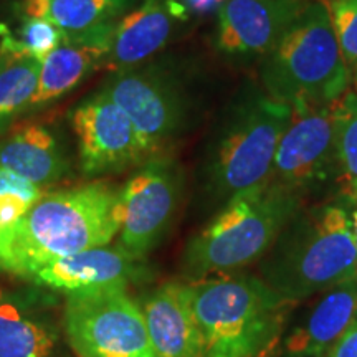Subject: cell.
<instances>
[{"mask_svg": "<svg viewBox=\"0 0 357 357\" xmlns=\"http://www.w3.org/2000/svg\"><path fill=\"white\" fill-rule=\"evenodd\" d=\"M351 202H352V204H354V205H356V208H357V194L354 195V197H352V199H351Z\"/></svg>", "mask_w": 357, "mask_h": 357, "instance_id": "obj_30", "label": "cell"}, {"mask_svg": "<svg viewBox=\"0 0 357 357\" xmlns=\"http://www.w3.org/2000/svg\"><path fill=\"white\" fill-rule=\"evenodd\" d=\"M187 20V8L177 0H144L118 20L102 66L121 71L144 63L166 47L177 24Z\"/></svg>", "mask_w": 357, "mask_h": 357, "instance_id": "obj_15", "label": "cell"}, {"mask_svg": "<svg viewBox=\"0 0 357 357\" xmlns=\"http://www.w3.org/2000/svg\"><path fill=\"white\" fill-rule=\"evenodd\" d=\"M0 166L42 189L70 172L68 158L56 134L38 121H22L0 139Z\"/></svg>", "mask_w": 357, "mask_h": 357, "instance_id": "obj_19", "label": "cell"}, {"mask_svg": "<svg viewBox=\"0 0 357 357\" xmlns=\"http://www.w3.org/2000/svg\"><path fill=\"white\" fill-rule=\"evenodd\" d=\"M301 208L300 195L270 181L236 195L187 242L182 276L197 281L257 263Z\"/></svg>", "mask_w": 357, "mask_h": 357, "instance_id": "obj_4", "label": "cell"}, {"mask_svg": "<svg viewBox=\"0 0 357 357\" xmlns=\"http://www.w3.org/2000/svg\"><path fill=\"white\" fill-rule=\"evenodd\" d=\"M32 284V283H30ZM47 289L0 287V357H66L63 318Z\"/></svg>", "mask_w": 357, "mask_h": 357, "instance_id": "obj_12", "label": "cell"}, {"mask_svg": "<svg viewBox=\"0 0 357 357\" xmlns=\"http://www.w3.org/2000/svg\"><path fill=\"white\" fill-rule=\"evenodd\" d=\"M40 61L30 56L0 58V134L29 113L38 88Z\"/></svg>", "mask_w": 357, "mask_h": 357, "instance_id": "obj_21", "label": "cell"}, {"mask_svg": "<svg viewBox=\"0 0 357 357\" xmlns=\"http://www.w3.org/2000/svg\"><path fill=\"white\" fill-rule=\"evenodd\" d=\"M195 12H208L213 7L222 6L223 0H185Z\"/></svg>", "mask_w": 357, "mask_h": 357, "instance_id": "obj_28", "label": "cell"}, {"mask_svg": "<svg viewBox=\"0 0 357 357\" xmlns=\"http://www.w3.org/2000/svg\"><path fill=\"white\" fill-rule=\"evenodd\" d=\"M63 331L77 357H158L137 300L128 291L65 298Z\"/></svg>", "mask_w": 357, "mask_h": 357, "instance_id": "obj_7", "label": "cell"}, {"mask_svg": "<svg viewBox=\"0 0 357 357\" xmlns=\"http://www.w3.org/2000/svg\"><path fill=\"white\" fill-rule=\"evenodd\" d=\"M65 42V35L52 22L25 15L17 33L0 24V53L10 56H30L42 61L48 53Z\"/></svg>", "mask_w": 357, "mask_h": 357, "instance_id": "obj_22", "label": "cell"}, {"mask_svg": "<svg viewBox=\"0 0 357 357\" xmlns=\"http://www.w3.org/2000/svg\"><path fill=\"white\" fill-rule=\"evenodd\" d=\"M204 357H263L275 352L291 303L255 275L225 273L182 281Z\"/></svg>", "mask_w": 357, "mask_h": 357, "instance_id": "obj_3", "label": "cell"}, {"mask_svg": "<svg viewBox=\"0 0 357 357\" xmlns=\"http://www.w3.org/2000/svg\"><path fill=\"white\" fill-rule=\"evenodd\" d=\"M257 263L258 278L291 305L328 291L357 271L351 215L337 204L301 208Z\"/></svg>", "mask_w": 357, "mask_h": 357, "instance_id": "obj_2", "label": "cell"}, {"mask_svg": "<svg viewBox=\"0 0 357 357\" xmlns=\"http://www.w3.org/2000/svg\"><path fill=\"white\" fill-rule=\"evenodd\" d=\"M339 181L334 105L291 106V118L276 149L270 182L305 199Z\"/></svg>", "mask_w": 357, "mask_h": 357, "instance_id": "obj_10", "label": "cell"}, {"mask_svg": "<svg viewBox=\"0 0 357 357\" xmlns=\"http://www.w3.org/2000/svg\"><path fill=\"white\" fill-rule=\"evenodd\" d=\"M158 357H204L202 336L187 305L182 281H166L137 300Z\"/></svg>", "mask_w": 357, "mask_h": 357, "instance_id": "obj_16", "label": "cell"}, {"mask_svg": "<svg viewBox=\"0 0 357 357\" xmlns=\"http://www.w3.org/2000/svg\"><path fill=\"white\" fill-rule=\"evenodd\" d=\"M351 225H352V231H354V236L357 240V208L351 213Z\"/></svg>", "mask_w": 357, "mask_h": 357, "instance_id": "obj_29", "label": "cell"}, {"mask_svg": "<svg viewBox=\"0 0 357 357\" xmlns=\"http://www.w3.org/2000/svg\"><path fill=\"white\" fill-rule=\"evenodd\" d=\"M35 202H30L17 194L0 195V229H8L15 225Z\"/></svg>", "mask_w": 357, "mask_h": 357, "instance_id": "obj_26", "label": "cell"}, {"mask_svg": "<svg viewBox=\"0 0 357 357\" xmlns=\"http://www.w3.org/2000/svg\"><path fill=\"white\" fill-rule=\"evenodd\" d=\"M0 58H2V53H0Z\"/></svg>", "mask_w": 357, "mask_h": 357, "instance_id": "obj_33", "label": "cell"}, {"mask_svg": "<svg viewBox=\"0 0 357 357\" xmlns=\"http://www.w3.org/2000/svg\"><path fill=\"white\" fill-rule=\"evenodd\" d=\"M307 0H225L218 7L217 47L234 56H265Z\"/></svg>", "mask_w": 357, "mask_h": 357, "instance_id": "obj_14", "label": "cell"}, {"mask_svg": "<svg viewBox=\"0 0 357 357\" xmlns=\"http://www.w3.org/2000/svg\"><path fill=\"white\" fill-rule=\"evenodd\" d=\"M142 278V261L129 257L119 245H106L56 258L37 268L25 281L47 291L71 296L116 289L128 291Z\"/></svg>", "mask_w": 357, "mask_h": 357, "instance_id": "obj_13", "label": "cell"}, {"mask_svg": "<svg viewBox=\"0 0 357 357\" xmlns=\"http://www.w3.org/2000/svg\"><path fill=\"white\" fill-rule=\"evenodd\" d=\"M291 106L253 88L231 108L204 160V190L222 207L270 181Z\"/></svg>", "mask_w": 357, "mask_h": 357, "instance_id": "obj_6", "label": "cell"}, {"mask_svg": "<svg viewBox=\"0 0 357 357\" xmlns=\"http://www.w3.org/2000/svg\"><path fill=\"white\" fill-rule=\"evenodd\" d=\"M357 318V271L329 288L306 318L280 339L283 357H324Z\"/></svg>", "mask_w": 357, "mask_h": 357, "instance_id": "obj_17", "label": "cell"}, {"mask_svg": "<svg viewBox=\"0 0 357 357\" xmlns=\"http://www.w3.org/2000/svg\"><path fill=\"white\" fill-rule=\"evenodd\" d=\"M3 194H17L30 202H37L45 192L42 187L32 184L10 169L0 166V195Z\"/></svg>", "mask_w": 357, "mask_h": 357, "instance_id": "obj_25", "label": "cell"}, {"mask_svg": "<svg viewBox=\"0 0 357 357\" xmlns=\"http://www.w3.org/2000/svg\"><path fill=\"white\" fill-rule=\"evenodd\" d=\"M106 52L95 47L66 43L55 48L40 61L38 88L30 111L42 109L73 91L83 79L105 63Z\"/></svg>", "mask_w": 357, "mask_h": 357, "instance_id": "obj_20", "label": "cell"}, {"mask_svg": "<svg viewBox=\"0 0 357 357\" xmlns=\"http://www.w3.org/2000/svg\"><path fill=\"white\" fill-rule=\"evenodd\" d=\"M273 354H275V352H271V354H266V356H263V357H271Z\"/></svg>", "mask_w": 357, "mask_h": 357, "instance_id": "obj_31", "label": "cell"}, {"mask_svg": "<svg viewBox=\"0 0 357 357\" xmlns=\"http://www.w3.org/2000/svg\"><path fill=\"white\" fill-rule=\"evenodd\" d=\"M121 108L139 134L149 159L166 155L184 131L187 105L181 86L158 66L114 71L101 88Z\"/></svg>", "mask_w": 357, "mask_h": 357, "instance_id": "obj_9", "label": "cell"}, {"mask_svg": "<svg viewBox=\"0 0 357 357\" xmlns=\"http://www.w3.org/2000/svg\"><path fill=\"white\" fill-rule=\"evenodd\" d=\"M119 225V189L108 182L45 192L15 225L0 229V271L26 280L56 258L106 247Z\"/></svg>", "mask_w": 357, "mask_h": 357, "instance_id": "obj_1", "label": "cell"}, {"mask_svg": "<svg viewBox=\"0 0 357 357\" xmlns=\"http://www.w3.org/2000/svg\"><path fill=\"white\" fill-rule=\"evenodd\" d=\"M356 86H357V66H356Z\"/></svg>", "mask_w": 357, "mask_h": 357, "instance_id": "obj_32", "label": "cell"}, {"mask_svg": "<svg viewBox=\"0 0 357 357\" xmlns=\"http://www.w3.org/2000/svg\"><path fill=\"white\" fill-rule=\"evenodd\" d=\"M70 121L86 177L119 174L149 160L131 119L101 89L71 111Z\"/></svg>", "mask_w": 357, "mask_h": 357, "instance_id": "obj_11", "label": "cell"}, {"mask_svg": "<svg viewBox=\"0 0 357 357\" xmlns=\"http://www.w3.org/2000/svg\"><path fill=\"white\" fill-rule=\"evenodd\" d=\"M331 24L347 65L357 66V0H326Z\"/></svg>", "mask_w": 357, "mask_h": 357, "instance_id": "obj_24", "label": "cell"}, {"mask_svg": "<svg viewBox=\"0 0 357 357\" xmlns=\"http://www.w3.org/2000/svg\"><path fill=\"white\" fill-rule=\"evenodd\" d=\"M334 131L339 181L351 200L357 194V93H346L334 102Z\"/></svg>", "mask_w": 357, "mask_h": 357, "instance_id": "obj_23", "label": "cell"}, {"mask_svg": "<svg viewBox=\"0 0 357 357\" xmlns=\"http://www.w3.org/2000/svg\"><path fill=\"white\" fill-rule=\"evenodd\" d=\"M260 78L275 100L289 106H331L351 83L324 0H307L283 37L263 56Z\"/></svg>", "mask_w": 357, "mask_h": 357, "instance_id": "obj_5", "label": "cell"}, {"mask_svg": "<svg viewBox=\"0 0 357 357\" xmlns=\"http://www.w3.org/2000/svg\"><path fill=\"white\" fill-rule=\"evenodd\" d=\"M134 0H25L24 13L56 25L66 43L108 53L118 19Z\"/></svg>", "mask_w": 357, "mask_h": 357, "instance_id": "obj_18", "label": "cell"}, {"mask_svg": "<svg viewBox=\"0 0 357 357\" xmlns=\"http://www.w3.org/2000/svg\"><path fill=\"white\" fill-rule=\"evenodd\" d=\"M182 172L169 155L149 159L119 187V242L144 261L166 238L182 199Z\"/></svg>", "mask_w": 357, "mask_h": 357, "instance_id": "obj_8", "label": "cell"}, {"mask_svg": "<svg viewBox=\"0 0 357 357\" xmlns=\"http://www.w3.org/2000/svg\"><path fill=\"white\" fill-rule=\"evenodd\" d=\"M324 357H357V318L339 336Z\"/></svg>", "mask_w": 357, "mask_h": 357, "instance_id": "obj_27", "label": "cell"}]
</instances>
